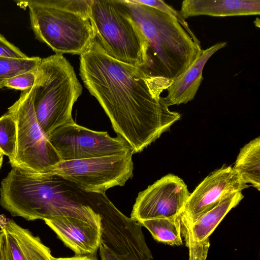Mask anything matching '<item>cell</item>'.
<instances>
[{
    "label": "cell",
    "instance_id": "1",
    "mask_svg": "<svg viewBox=\"0 0 260 260\" xmlns=\"http://www.w3.org/2000/svg\"><path fill=\"white\" fill-rule=\"evenodd\" d=\"M80 75L118 135L140 152L180 119L161 93L173 80L147 75L140 68L108 55L94 40L80 57Z\"/></svg>",
    "mask_w": 260,
    "mask_h": 260
},
{
    "label": "cell",
    "instance_id": "2",
    "mask_svg": "<svg viewBox=\"0 0 260 260\" xmlns=\"http://www.w3.org/2000/svg\"><path fill=\"white\" fill-rule=\"evenodd\" d=\"M90 201V192L50 172L12 168L0 187L1 205L12 216L28 220L66 216L99 226L101 217L91 207Z\"/></svg>",
    "mask_w": 260,
    "mask_h": 260
},
{
    "label": "cell",
    "instance_id": "3",
    "mask_svg": "<svg viewBox=\"0 0 260 260\" xmlns=\"http://www.w3.org/2000/svg\"><path fill=\"white\" fill-rule=\"evenodd\" d=\"M147 41L141 69L148 76L173 80L197 58L202 49L192 31L173 16L124 0Z\"/></svg>",
    "mask_w": 260,
    "mask_h": 260
},
{
    "label": "cell",
    "instance_id": "4",
    "mask_svg": "<svg viewBox=\"0 0 260 260\" xmlns=\"http://www.w3.org/2000/svg\"><path fill=\"white\" fill-rule=\"evenodd\" d=\"M28 8L36 38L56 54L81 55L94 40L89 18L91 0L15 1Z\"/></svg>",
    "mask_w": 260,
    "mask_h": 260
},
{
    "label": "cell",
    "instance_id": "5",
    "mask_svg": "<svg viewBox=\"0 0 260 260\" xmlns=\"http://www.w3.org/2000/svg\"><path fill=\"white\" fill-rule=\"evenodd\" d=\"M82 91L72 66L62 54L42 58L36 69L32 100L37 121L45 135L75 122L72 109Z\"/></svg>",
    "mask_w": 260,
    "mask_h": 260
},
{
    "label": "cell",
    "instance_id": "6",
    "mask_svg": "<svg viewBox=\"0 0 260 260\" xmlns=\"http://www.w3.org/2000/svg\"><path fill=\"white\" fill-rule=\"evenodd\" d=\"M89 18L94 40L108 55L143 67L147 41L124 0H91Z\"/></svg>",
    "mask_w": 260,
    "mask_h": 260
},
{
    "label": "cell",
    "instance_id": "7",
    "mask_svg": "<svg viewBox=\"0 0 260 260\" xmlns=\"http://www.w3.org/2000/svg\"><path fill=\"white\" fill-rule=\"evenodd\" d=\"M32 88L22 91L18 100L8 108L7 113L17 125L16 155L12 167L30 173H46L61 160L37 121Z\"/></svg>",
    "mask_w": 260,
    "mask_h": 260
},
{
    "label": "cell",
    "instance_id": "8",
    "mask_svg": "<svg viewBox=\"0 0 260 260\" xmlns=\"http://www.w3.org/2000/svg\"><path fill=\"white\" fill-rule=\"evenodd\" d=\"M133 151L82 159L61 161L50 173L87 192L105 193L124 185L133 175Z\"/></svg>",
    "mask_w": 260,
    "mask_h": 260
},
{
    "label": "cell",
    "instance_id": "9",
    "mask_svg": "<svg viewBox=\"0 0 260 260\" xmlns=\"http://www.w3.org/2000/svg\"><path fill=\"white\" fill-rule=\"evenodd\" d=\"M93 209L101 217V244L120 260H153L142 225L120 212L105 193H95Z\"/></svg>",
    "mask_w": 260,
    "mask_h": 260
},
{
    "label": "cell",
    "instance_id": "10",
    "mask_svg": "<svg viewBox=\"0 0 260 260\" xmlns=\"http://www.w3.org/2000/svg\"><path fill=\"white\" fill-rule=\"evenodd\" d=\"M47 137L61 161L133 151L129 144L119 135L112 138L107 132L92 131L75 122L57 127Z\"/></svg>",
    "mask_w": 260,
    "mask_h": 260
},
{
    "label": "cell",
    "instance_id": "11",
    "mask_svg": "<svg viewBox=\"0 0 260 260\" xmlns=\"http://www.w3.org/2000/svg\"><path fill=\"white\" fill-rule=\"evenodd\" d=\"M189 195L183 180L169 174L139 193L130 217L140 222L176 216L182 212Z\"/></svg>",
    "mask_w": 260,
    "mask_h": 260
},
{
    "label": "cell",
    "instance_id": "12",
    "mask_svg": "<svg viewBox=\"0 0 260 260\" xmlns=\"http://www.w3.org/2000/svg\"><path fill=\"white\" fill-rule=\"evenodd\" d=\"M249 187L231 166L214 171L190 193L180 213L181 232L196 221L224 198Z\"/></svg>",
    "mask_w": 260,
    "mask_h": 260
},
{
    "label": "cell",
    "instance_id": "13",
    "mask_svg": "<svg viewBox=\"0 0 260 260\" xmlns=\"http://www.w3.org/2000/svg\"><path fill=\"white\" fill-rule=\"evenodd\" d=\"M243 198L241 192L231 193L182 233L189 250L188 260H206L210 235L229 211Z\"/></svg>",
    "mask_w": 260,
    "mask_h": 260
},
{
    "label": "cell",
    "instance_id": "14",
    "mask_svg": "<svg viewBox=\"0 0 260 260\" xmlns=\"http://www.w3.org/2000/svg\"><path fill=\"white\" fill-rule=\"evenodd\" d=\"M44 220L75 255L96 256L101 244V227L71 217Z\"/></svg>",
    "mask_w": 260,
    "mask_h": 260
},
{
    "label": "cell",
    "instance_id": "15",
    "mask_svg": "<svg viewBox=\"0 0 260 260\" xmlns=\"http://www.w3.org/2000/svg\"><path fill=\"white\" fill-rule=\"evenodd\" d=\"M4 260H54L49 247L11 219L1 225Z\"/></svg>",
    "mask_w": 260,
    "mask_h": 260
},
{
    "label": "cell",
    "instance_id": "16",
    "mask_svg": "<svg viewBox=\"0 0 260 260\" xmlns=\"http://www.w3.org/2000/svg\"><path fill=\"white\" fill-rule=\"evenodd\" d=\"M227 45L225 42H218L202 49L193 63L181 74L173 80L165 98L168 106L185 104L194 99L203 80V70L209 58L217 51Z\"/></svg>",
    "mask_w": 260,
    "mask_h": 260
},
{
    "label": "cell",
    "instance_id": "17",
    "mask_svg": "<svg viewBox=\"0 0 260 260\" xmlns=\"http://www.w3.org/2000/svg\"><path fill=\"white\" fill-rule=\"evenodd\" d=\"M179 12L186 19L193 16L207 15L228 17L259 15V0H185Z\"/></svg>",
    "mask_w": 260,
    "mask_h": 260
},
{
    "label": "cell",
    "instance_id": "18",
    "mask_svg": "<svg viewBox=\"0 0 260 260\" xmlns=\"http://www.w3.org/2000/svg\"><path fill=\"white\" fill-rule=\"evenodd\" d=\"M233 168L244 183H250L257 190H260L259 137L240 149Z\"/></svg>",
    "mask_w": 260,
    "mask_h": 260
},
{
    "label": "cell",
    "instance_id": "19",
    "mask_svg": "<svg viewBox=\"0 0 260 260\" xmlns=\"http://www.w3.org/2000/svg\"><path fill=\"white\" fill-rule=\"evenodd\" d=\"M139 223L159 242L171 246L183 244L180 214L171 217L145 220Z\"/></svg>",
    "mask_w": 260,
    "mask_h": 260
},
{
    "label": "cell",
    "instance_id": "20",
    "mask_svg": "<svg viewBox=\"0 0 260 260\" xmlns=\"http://www.w3.org/2000/svg\"><path fill=\"white\" fill-rule=\"evenodd\" d=\"M42 58L38 56L16 58L0 56V88L8 79L36 69Z\"/></svg>",
    "mask_w": 260,
    "mask_h": 260
},
{
    "label": "cell",
    "instance_id": "21",
    "mask_svg": "<svg viewBox=\"0 0 260 260\" xmlns=\"http://www.w3.org/2000/svg\"><path fill=\"white\" fill-rule=\"evenodd\" d=\"M17 150V125L13 117L7 113L0 117V150L7 156L12 167Z\"/></svg>",
    "mask_w": 260,
    "mask_h": 260
},
{
    "label": "cell",
    "instance_id": "22",
    "mask_svg": "<svg viewBox=\"0 0 260 260\" xmlns=\"http://www.w3.org/2000/svg\"><path fill=\"white\" fill-rule=\"evenodd\" d=\"M36 69L8 79L4 83V87L21 91L31 88L35 83Z\"/></svg>",
    "mask_w": 260,
    "mask_h": 260
},
{
    "label": "cell",
    "instance_id": "23",
    "mask_svg": "<svg viewBox=\"0 0 260 260\" xmlns=\"http://www.w3.org/2000/svg\"><path fill=\"white\" fill-rule=\"evenodd\" d=\"M131 2L153 8L158 11L176 18L181 24L188 31H191L187 22L180 15L179 12L161 0H130Z\"/></svg>",
    "mask_w": 260,
    "mask_h": 260
},
{
    "label": "cell",
    "instance_id": "24",
    "mask_svg": "<svg viewBox=\"0 0 260 260\" xmlns=\"http://www.w3.org/2000/svg\"><path fill=\"white\" fill-rule=\"evenodd\" d=\"M0 56L16 58L28 57L18 47L9 42L0 34Z\"/></svg>",
    "mask_w": 260,
    "mask_h": 260
},
{
    "label": "cell",
    "instance_id": "25",
    "mask_svg": "<svg viewBox=\"0 0 260 260\" xmlns=\"http://www.w3.org/2000/svg\"><path fill=\"white\" fill-rule=\"evenodd\" d=\"M54 260H99L96 256L91 255H75L71 257L55 258Z\"/></svg>",
    "mask_w": 260,
    "mask_h": 260
},
{
    "label": "cell",
    "instance_id": "26",
    "mask_svg": "<svg viewBox=\"0 0 260 260\" xmlns=\"http://www.w3.org/2000/svg\"><path fill=\"white\" fill-rule=\"evenodd\" d=\"M99 249L100 250L101 260H120L115 255L109 252L101 244Z\"/></svg>",
    "mask_w": 260,
    "mask_h": 260
},
{
    "label": "cell",
    "instance_id": "27",
    "mask_svg": "<svg viewBox=\"0 0 260 260\" xmlns=\"http://www.w3.org/2000/svg\"><path fill=\"white\" fill-rule=\"evenodd\" d=\"M0 260H4L3 252L2 243V233L0 231Z\"/></svg>",
    "mask_w": 260,
    "mask_h": 260
},
{
    "label": "cell",
    "instance_id": "28",
    "mask_svg": "<svg viewBox=\"0 0 260 260\" xmlns=\"http://www.w3.org/2000/svg\"><path fill=\"white\" fill-rule=\"evenodd\" d=\"M3 156H4V154L0 150V169L1 168L2 164H3Z\"/></svg>",
    "mask_w": 260,
    "mask_h": 260
}]
</instances>
